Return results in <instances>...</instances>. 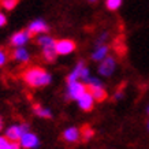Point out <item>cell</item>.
I'll return each instance as SVG.
<instances>
[{"label":"cell","mask_w":149,"mask_h":149,"mask_svg":"<svg viewBox=\"0 0 149 149\" xmlns=\"http://www.w3.org/2000/svg\"><path fill=\"white\" fill-rule=\"evenodd\" d=\"M123 0H105V7L109 11H116L120 6H122Z\"/></svg>","instance_id":"d6986e66"},{"label":"cell","mask_w":149,"mask_h":149,"mask_svg":"<svg viewBox=\"0 0 149 149\" xmlns=\"http://www.w3.org/2000/svg\"><path fill=\"white\" fill-rule=\"evenodd\" d=\"M19 146L18 141H10L6 136H0V149H18Z\"/></svg>","instance_id":"e0dca14e"},{"label":"cell","mask_w":149,"mask_h":149,"mask_svg":"<svg viewBox=\"0 0 149 149\" xmlns=\"http://www.w3.org/2000/svg\"><path fill=\"white\" fill-rule=\"evenodd\" d=\"M38 38H37V44L41 47V54H42V58L45 62H55L56 60V49H55V40L51 36H48L47 33H42V34H38Z\"/></svg>","instance_id":"7a4b0ae2"},{"label":"cell","mask_w":149,"mask_h":149,"mask_svg":"<svg viewBox=\"0 0 149 149\" xmlns=\"http://www.w3.org/2000/svg\"><path fill=\"white\" fill-rule=\"evenodd\" d=\"M86 64L85 62H78L77 64H75V67L71 70V72L67 75V78H66V81L67 82H71V81H77V79H79V75H81V70L84 67H85Z\"/></svg>","instance_id":"9a60e30c"},{"label":"cell","mask_w":149,"mask_h":149,"mask_svg":"<svg viewBox=\"0 0 149 149\" xmlns=\"http://www.w3.org/2000/svg\"><path fill=\"white\" fill-rule=\"evenodd\" d=\"M19 146L21 148H25V149H33V148H38V145H40V140H38V137L32 133V131H26V133H23L22 137L19 138Z\"/></svg>","instance_id":"ba28073f"},{"label":"cell","mask_w":149,"mask_h":149,"mask_svg":"<svg viewBox=\"0 0 149 149\" xmlns=\"http://www.w3.org/2000/svg\"><path fill=\"white\" fill-rule=\"evenodd\" d=\"M6 23H7V17L3 11H0V27L6 26Z\"/></svg>","instance_id":"603a6c76"},{"label":"cell","mask_w":149,"mask_h":149,"mask_svg":"<svg viewBox=\"0 0 149 149\" xmlns=\"http://www.w3.org/2000/svg\"><path fill=\"white\" fill-rule=\"evenodd\" d=\"M63 140L68 144H77L78 141L81 140V129H77V127H67L66 130L63 131Z\"/></svg>","instance_id":"7c38bea8"},{"label":"cell","mask_w":149,"mask_h":149,"mask_svg":"<svg viewBox=\"0 0 149 149\" xmlns=\"http://www.w3.org/2000/svg\"><path fill=\"white\" fill-rule=\"evenodd\" d=\"M22 78L27 86L34 88V89L48 86L51 82H52V75L47 71L45 68L40 67V66L27 67L26 70L23 71Z\"/></svg>","instance_id":"6da1fadb"},{"label":"cell","mask_w":149,"mask_h":149,"mask_svg":"<svg viewBox=\"0 0 149 149\" xmlns=\"http://www.w3.org/2000/svg\"><path fill=\"white\" fill-rule=\"evenodd\" d=\"M88 91L92 93L93 99L97 101V103H101L107 99V91L101 82L97 79V78H89L88 79Z\"/></svg>","instance_id":"3957f363"},{"label":"cell","mask_w":149,"mask_h":149,"mask_svg":"<svg viewBox=\"0 0 149 149\" xmlns=\"http://www.w3.org/2000/svg\"><path fill=\"white\" fill-rule=\"evenodd\" d=\"M26 30L30 33V36L33 37V36L42 34V33H47L49 30V27H48L45 21H42V19H34L33 22L29 23V26H27Z\"/></svg>","instance_id":"9c48e42d"},{"label":"cell","mask_w":149,"mask_h":149,"mask_svg":"<svg viewBox=\"0 0 149 149\" xmlns=\"http://www.w3.org/2000/svg\"><path fill=\"white\" fill-rule=\"evenodd\" d=\"M55 49L58 55L66 56V55H71L77 49V44H75V41L70 40V38H62V40L55 41Z\"/></svg>","instance_id":"5b68a950"},{"label":"cell","mask_w":149,"mask_h":149,"mask_svg":"<svg viewBox=\"0 0 149 149\" xmlns=\"http://www.w3.org/2000/svg\"><path fill=\"white\" fill-rule=\"evenodd\" d=\"M86 91H88L86 84L81 82L79 79L67 82V97L70 100H75V101H77V100L79 99Z\"/></svg>","instance_id":"277c9868"},{"label":"cell","mask_w":149,"mask_h":149,"mask_svg":"<svg viewBox=\"0 0 149 149\" xmlns=\"http://www.w3.org/2000/svg\"><path fill=\"white\" fill-rule=\"evenodd\" d=\"M19 3V0H0V4L6 11H13L17 4Z\"/></svg>","instance_id":"ac0fdd59"},{"label":"cell","mask_w":149,"mask_h":149,"mask_svg":"<svg viewBox=\"0 0 149 149\" xmlns=\"http://www.w3.org/2000/svg\"><path fill=\"white\" fill-rule=\"evenodd\" d=\"M29 131V125L27 123H19V125H13L6 130V137L10 141H19L23 133Z\"/></svg>","instance_id":"52a82bcc"},{"label":"cell","mask_w":149,"mask_h":149,"mask_svg":"<svg viewBox=\"0 0 149 149\" xmlns=\"http://www.w3.org/2000/svg\"><path fill=\"white\" fill-rule=\"evenodd\" d=\"M30 33L27 30H19V32H15L10 38V44L15 48V47H25L30 40Z\"/></svg>","instance_id":"30bf717a"},{"label":"cell","mask_w":149,"mask_h":149,"mask_svg":"<svg viewBox=\"0 0 149 149\" xmlns=\"http://www.w3.org/2000/svg\"><path fill=\"white\" fill-rule=\"evenodd\" d=\"M123 97V92L120 91V89H119V91L116 92V93H115V96H113V99L115 100H120Z\"/></svg>","instance_id":"cb8c5ba5"},{"label":"cell","mask_w":149,"mask_h":149,"mask_svg":"<svg viewBox=\"0 0 149 149\" xmlns=\"http://www.w3.org/2000/svg\"><path fill=\"white\" fill-rule=\"evenodd\" d=\"M109 52V48L108 45H105V44H97L96 45V49L93 51V54H92V59L95 60V62H100V60H103Z\"/></svg>","instance_id":"5bb4252c"},{"label":"cell","mask_w":149,"mask_h":149,"mask_svg":"<svg viewBox=\"0 0 149 149\" xmlns=\"http://www.w3.org/2000/svg\"><path fill=\"white\" fill-rule=\"evenodd\" d=\"M148 113H149V107H148Z\"/></svg>","instance_id":"4316f807"},{"label":"cell","mask_w":149,"mask_h":149,"mask_svg":"<svg viewBox=\"0 0 149 149\" xmlns=\"http://www.w3.org/2000/svg\"><path fill=\"white\" fill-rule=\"evenodd\" d=\"M7 60H8V52L0 47V67H3L7 63Z\"/></svg>","instance_id":"44dd1931"},{"label":"cell","mask_w":149,"mask_h":149,"mask_svg":"<svg viewBox=\"0 0 149 149\" xmlns=\"http://www.w3.org/2000/svg\"><path fill=\"white\" fill-rule=\"evenodd\" d=\"M116 70V60L112 56H105L103 60H100L99 64V72L103 77H111L113 71Z\"/></svg>","instance_id":"8992f818"},{"label":"cell","mask_w":149,"mask_h":149,"mask_svg":"<svg viewBox=\"0 0 149 149\" xmlns=\"http://www.w3.org/2000/svg\"><path fill=\"white\" fill-rule=\"evenodd\" d=\"M1 129H3V118L0 116V131H1Z\"/></svg>","instance_id":"d4e9b609"},{"label":"cell","mask_w":149,"mask_h":149,"mask_svg":"<svg viewBox=\"0 0 149 149\" xmlns=\"http://www.w3.org/2000/svg\"><path fill=\"white\" fill-rule=\"evenodd\" d=\"M89 78H91V71H89V68L85 66V67L81 70V75H79V79H81V81H86V82H88V79H89Z\"/></svg>","instance_id":"7402d4cb"},{"label":"cell","mask_w":149,"mask_h":149,"mask_svg":"<svg viewBox=\"0 0 149 149\" xmlns=\"http://www.w3.org/2000/svg\"><path fill=\"white\" fill-rule=\"evenodd\" d=\"M13 59L18 63H27L30 60V54L25 47H15L13 51Z\"/></svg>","instance_id":"4fadbf2b"},{"label":"cell","mask_w":149,"mask_h":149,"mask_svg":"<svg viewBox=\"0 0 149 149\" xmlns=\"http://www.w3.org/2000/svg\"><path fill=\"white\" fill-rule=\"evenodd\" d=\"M93 134H95V133H93V130H92L89 126H84L81 129V138L84 141H89L92 137H93Z\"/></svg>","instance_id":"ffe728a7"},{"label":"cell","mask_w":149,"mask_h":149,"mask_svg":"<svg viewBox=\"0 0 149 149\" xmlns=\"http://www.w3.org/2000/svg\"><path fill=\"white\" fill-rule=\"evenodd\" d=\"M33 111L36 113L38 118H42V119H49L52 116V112H51V109L45 108V107H42L41 104H34L33 105Z\"/></svg>","instance_id":"2e32d148"},{"label":"cell","mask_w":149,"mask_h":149,"mask_svg":"<svg viewBox=\"0 0 149 149\" xmlns=\"http://www.w3.org/2000/svg\"><path fill=\"white\" fill-rule=\"evenodd\" d=\"M77 101H78L79 108H81L82 111H86V112L92 111L93 107H95V103H96V100L93 99V96H92V93L89 91H86L85 93L77 100Z\"/></svg>","instance_id":"8fae6325"},{"label":"cell","mask_w":149,"mask_h":149,"mask_svg":"<svg viewBox=\"0 0 149 149\" xmlns=\"http://www.w3.org/2000/svg\"><path fill=\"white\" fill-rule=\"evenodd\" d=\"M89 1H92V3H95V1H96V0H89Z\"/></svg>","instance_id":"484cf974"},{"label":"cell","mask_w":149,"mask_h":149,"mask_svg":"<svg viewBox=\"0 0 149 149\" xmlns=\"http://www.w3.org/2000/svg\"><path fill=\"white\" fill-rule=\"evenodd\" d=\"M148 129H149V123H148Z\"/></svg>","instance_id":"83f0119b"}]
</instances>
